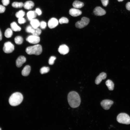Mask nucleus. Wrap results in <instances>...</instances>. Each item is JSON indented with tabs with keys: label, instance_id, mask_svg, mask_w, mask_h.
Returning <instances> with one entry per match:
<instances>
[{
	"label": "nucleus",
	"instance_id": "obj_22",
	"mask_svg": "<svg viewBox=\"0 0 130 130\" xmlns=\"http://www.w3.org/2000/svg\"><path fill=\"white\" fill-rule=\"evenodd\" d=\"M12 30L10 28H8L5 31L4 35L5 37L8 38H10L13 35Z\"/></svg>",
	"mask_w": 130,
	"mask_h": 130
},
{
	"label": "nucleus",
	"instance_id": "obj_3",
	"mask_svg": "<svg viewBox=\"0 0 130 130\" xmlns=\"http://www.w3.org/2000/svg\"><path fill=\"white\" fill-rule=\"evenodd\" d=\"M26 52L29 55H39L42 53V48L40 45L37 44L27 47L26 49Z\"/></svg>",
	"mask_w": 130,
	"mask_h": 130
},
{
	"label": "nucleus",
	"instance_id": "obj_11",
	"mask_svg": "<svg viewBox=\"0 0 130 130\" xmlns=\"http://www.w3.org/2000/svg\"><path fill=\"white\" fill-rule=\"evenodd\" d=\"M58 51L61 54L65 55L69 52V49L68 47L66 45L63 44L60 46L58 48Z\"/></svg>",
	"mask_w": 130,
	"mask_h": 130
},
{
	"label": "nucleus",
	"instance_id": "obj_17",
	"mask_svg": "<svg viewBox=\"0 0 130 130\" xmlns=\"http://www.w3.org/2000/svg\"><path fill=\"white\" fill-rule=\"evenodd\" d=\"M37 13L35 11H31L27 13V17L28 20L30 21L35 18L37 15Z\"/></svg>",
	"mask_w": 130,
	"mask_h": 130
},
{
	"label": "nucleus",
	"instance_id": "obj_4",
	"mask_svg": "<svg viewBox=\"0 0 130 130\" xmlns=\"http://www.w3.org/2000/svg\"><path fill=\"white\" fill-rule=\"evenodd\" d=\"M117 120L119 123L126 124H130V117L127 114L121 113L117 116Z\"/></svg>",
	"mask_w": 130,
	"mask_h": 130
},
{
	"label": "nucleus",
	"instance_id": "obj_27",
	"mask_svg": "<svg viewBox=\"0 0 130 130\" xmlns=\"http://www.w3.org/2000/svg\"><path fill=\"white\" fill-rule=\"evenodd\" d=\"M50 70V68L49 67H43L40 69V72L43 74L48 72Z\"/></svg>",
	"mask_w": 130,
	"mask_h": 130
},
{
	"label": "nucleus",
	"instance_id": "obj_1",
	"mask_svg": "<svg viewBox=\"0 0 130 130\" xmlns=\"http://www.w3.org/2000/svg\"><path fill=\"white\" fill-rule=\"evenodd\" d=\"M67 99L69 105L72 108L77 107L80 104V97L78 94L75 91H72L68 93Z\"/></svg>",
	"mask_w": 130,
	"mask_h": 130
},
{
	"label": "nucleus",
	"instance_id": "obj_24",
	"mask_svg": "<svg viewBox=\"0 0 130 130\" xmlns=\"http://www.w3.org/2000/svg\"><path fill=\"white\" fill-rule=\"evenodd\" d=\"M24 4L22 2H14L12 4L13 7L16 8H21L23 6Z\"/></svg>",
	"mask_w": 130,
	"mask_h": 130
},
{
	"label": "nucleus",
	"instance_id": "obj_14",
	"mask_svg": "<svg viewBox=\"0 0 130 130\" xmlns=\"http://www.w3.org/2000/svg\"><path fill=\"white\" fill-rule=\"evenodd\" d=\"M69 13L72 16L75 17L81 15L82 13V12L78 9L73 8H72L69 10Z\"/></svg>",
	"mask_w": 130,
	"mask_h": 130
},
{
	"label": "nucleus",
	"instance_id": "obj_34",
	"mask_svg": "<svg viewBox=\"0 0 130 130\" xmlns=\"http://www.w3.org/2000/svg\"><path fill=\"white\" fill-rule=\"evenodd\" d=\"M2 2L3 5L4 6H7L9 3V0H2Z\"/></svg>",
	"mask_w": 130,
	"mask_h": 130
},
{
	"label": "nucleus",
	"instance_id": "obj_20",
	"mask_svg": "<svg viewBox=\"0 0 130 130\" xmlns=\"http://www.w3.org/2000/svg\"><path fill=\"white\" fill-rule=\"evenodd\" d=\"M30 21V24L33 28H37L39 26L40 22L38 19H34Z\"/></svg>",
	"mask_w": 130,
	"mask_h": 130
},
{
	"label": "nucleus",
	"instance_id": "obj_37",
	"mask_svg": "<svg viewBox=\"0 0 130 130\" xmlns=\"http://www.w3.org/2000/svg\"><path fill=\"white\" fill-rule=\"evenodd\" d=\"M126 9L130 11V2H128L126 4Z\"/></svg>",
	"mask_w": 130,
	"mask_h": 130
},
{
	"label": "nucleus",
	"instance_id": "obj_29",
	"mask_svg": "<svg viewBox=\"0 0 130 130\" xmlns=\"http://www.w3.org/2000/svg\"><path fill=\"white\" fill-rule=\"evenodd\" d=\"M56 58L54 56H51L49 58V61L48 63L50 65H52L54 63V62L56 59Z\"/></svg>",
	"mask_w": 130,
	"mask_h": 130
},
{
	"label": "nucleus",
	"instance_id": "obj_32",
	"mask_svg": "<svg viewBox=\"0 0 130 130\" xmlns=\"http://www.w3.org/2000/svg\"><path fill=\"white\" fill-rule=\"evenodd\" d=\"M33 28L32 26H29L27 27L26 29V31L27 32L31 33Z\"/></svg>",
	"mask_w": 130,
	"mask_h": 130
},
{
	"label": "nucleus",
	"instance_id": "obj_28",
	"mask_svg": "<svg viewBox=\"0 0 130 130\" xmlns=\"http://www.w3.org/2000/svg\"><path fill=\"white\" fill-rule=\"evenodd\" d=\"M59 22L61 24L63 23H67L69 22V20L67 18L63 17L59 19Z\"/></svg>",
	"mask_w": 130,
	"mask_h": 130
},
{
	"label": "nucleus",
	"instance_id": "obj_40",
	"mask_svg": "<svg viewBox=\"0 0 130 130\" xmlns=\"http://www.w3.org/2000/svg\"><path fill=\"white\" fill-rule=\"evenodd\" d=\"M1 130V128H0V130Z\"/></svg>",
	"mask_w": 130,
	"mask_h": 130
},
{
	"label": "nucleus",
	"instance_id": "obj_36",
	"mask_svg": "<svg viewBox=\"0 0 130 130\" xmlns=\"http://www.w3.org/2000/svg\"><path fill=\"white\" fill-rule=\"evenodd\" d=\"M35 11L37 14L38 15H40L42 14V12L41 10L39 8H37L36 9Z\"/></svg>",
	"mask_w": 130,
	"mask_h": 130
},
{
	"label": "nucleus",
	"instance_id": "obj_39",
	"mask_svg": "<svg viewBox=\"0 0 130 130\" xmlns=\"http://www.w3.org/2000/svg\"><path fill=\"white\" fill-rule=\"evenodd\" d=\"M119 2H121L123 1L124 0H117Z\"/></svg>",
	"mask_w": 130,
	"mask_h": 130
},
{
	"label": "nucleus",
	"instance_id": "obj_8",
	"mask_svg": "<svg viewBox=\"0 0 130 130\" xmlns=\"http://www.w3.org/2000/svg\"><path fill=\"white\" fill-rule=\"evenodd\" d=\"M26 40L30 43L35 44L39 42L40 38L38 36L32 35L28 36L26 38Z\"/></svg>",
	"mask_w": 130,
	"mask_h": 130
},
{
	"label": "nucleus",
	"instance_id": "obj_26",
	"mask_svg": "<svg viewBox=\"0 0 130 130\" xmlns=\"http://www.w3.org/2000/svg\"><path fill=\"white\" fill-rule=\"evenodd\" d=\"M25 14V12L23 10H20L17 12L15 14L16 17L18 18L23 17Z\"/></svg>",
	"mask_w": 130,
	"mask_h": 130
},
{
	"label": "nucleus",
	"instance_id": "obj_7",
	"mask_svg": "<svg viewBox=\"0 0 130 130\" xmlns=\"http://www.w3.org/2000/svg\"><path fill=\"white\" fill-rule=\"evenodd\" d=\"M113 103V102L111 100L105 99L102 100L100 104L104 109L107 110L110 109Z\"/></svg>",
	"mask_w": 130,
	"mask_h": 130
},
{
	"label": "nucleus",
	"instance_id": "obj_23",
	"mask_svg": "<svg viewBox=\"0 0 130 130\" xmlns=\"http://www.w3.org/2000/svg\"><path fill=\"white\" fill-rule=\"evenodd\" d=\"M41 32V30L39 28H33L31 33L33 35L38 36L40 34Z\"/></svg>",
	"mask_w": 130,
	"mask_h": 130
},
{
	"label": "nucleus",
	"instance_id": "obj_21",
	"mask_svg": "<svg viewBox=\"0 0 130 130\" xmlns=\"http://www.w3.org/2000/svg\"><path fill=\"white\" fill-rule=\"evenodd\" d=\"M105 84L108 89L110 91L113 90L114 88V84L111 80L108 79L105 82Z\"/></svg>",
	"mask_w": 130,
	"mask_h": 130
},
{
	"label": "nucleus",
	"instance_id": "obj_16",
	"mask_svg": "<svg viewBox=\"0 0 130 130\" xmlns=\"http://www.w3.org/2000/svg\"><path fill=\"white\" fill-rule=\"evenodd\" d=\"M34 6V3L32 1H28L24 3L23 6L25 9L29 10L32 8Z\"/></svg>",
	"mask_w": 130,
	"mask_h": 130
},
{
	"label": "nucleus",
	"instance_id": "obj_10",
	"mask_svg": "<svg viewBox=\"0 0 130 130\" xmlns=\"http://www.w3.org/2000/svg\"><path fill=\"white\" fill-rule=\"evenodd\" d=\"M58 20L55 18H52L48 21V25L49 28L52 29L56 27L58 25Z\"/></svg>",
	"mask_w": 130,
	"mask_h": 130
},
{
	"label": "nucleus",
	"instance_id": "obj_38",
	"mask_svg": "<svg viewBox=\"0 0 130 130\" xmlns=\"http://www.w3.org/2000/svg\"><path fill=\"white\" fill-rule=\"evenodd\" d=\"M2 34L1 30L0 29V41L2 39Z\"/></svg>",
	"mask_w": 130,
	"mask_h": 130
},
{
	"label": "nucleus",
	"instance_id": "obj_6",
	"mask_svg": "<svg viewBox=\"0 0 130 130\" xmlns=\"http://www.w3.org/2000/svg\"><path fill=\"white\" fill-rule=\"evenodd\" d=\"M14 50V45L10 42H5L4 44L3 50L4 52L9 53L12 52Z\"/></svg>",
	"mask_w": 130,
	"mask_h": 130
},
{
	"label": "nucleus",
	"instance_id": "obj_5",
	"mask_svg": "<svg viewBox=\"0 0 130 130\" xmlns=\"http://www.w3.org/2000/svg\"><path fill=\"white\" fill-rule=\"evenodd\" d=\"M89 18L83 17L82 18L80 21H77L75 23L76 27L79 28H82L87 26L89 23Z\"/></svg>",
	"mask_w": 130,
	"mask_h": 130
},
{
	"label": "nucleus",
	"instance_id": "obj_2",
	"mask_svg": "<svg viewBox=\"0 0 130 130\" xmlns=\"http://www.w3.org/2000/svg\"><path fill=\"white\" fill-rule=\"evenodd\" d=\"M23 97L21 93L16 92L12 94L10 97L9 102L10 105L15 106L20 104L22 102Z\"/></svg>",
	"mask_w": 130,
	"mask_h": 130
},
{
	"label": "nucleus",
	"instance_id": "obj_9",
	"mask_svg": "<svg viewBox=\"0 0 130 130\" xmlns=\"http://www.w3.org/2000/svg\"><path fill=\"white\" fill-rule=\"evenodd\" d=\"M93 13L96 15L101 16L105 15L106 12L104 9L100 7L97 6L94 9Z\"/></svg>",
	"mask_w": 130,
	"mask_h": 130
},
{
	"label": "nucleus",
	"instance_id": "obj_30",
	"mask_svg": "<svg viewBox=\"0 0 130 130\" xmlns=\"http://www.w3.org/2000/svg\"><path fill=\"white\" fill-rule=\"evenodd\" d=\"M39 26L41 29H44L46 26V22L42 21L40 23Z\"/></svg>",
	"mask_w": 130,
	"mask_h": 130
},
{
	"label": "nucleus",
	"instance_id": "obj_31",
	"mask_svg": "<svg viewBox=\"0 0 130 130\" xmlns=\"http://www.w3.org/2000/svg\"><path fill=\"white\" fill-rule=\"evenodd\" d=\"M26 19L23 17L18 18V21L20 24H24L26 22Z\"/></svg>",
	"mask_w": 130,
	"mask_h": 130
},
{
	"label": "nucleus",
	"instance_id": "obj_25",
	"mask_svg": "<svg viewBox=\"0 0 130 130\" xmlns=\"http://www.w3.org/2000/svg\"><path fill=\"white\" fill-rule=\"evenodd\" d=\"M14 40L16 44L20 45L22 43L23 41V39L21 36H18L15 38Z\"/></svg>",
	"mask_w": 130,
	"mask_h": 130
},
{
	"label": "nucleus",
	"instance_id": "obj_13",
	"mask_svg": "<svg viewBox=\"0 0 130 130\" xmlns=\"http://www.w3.org/2000/svg\"><path fill=\"white\" fill-rule=\"evenodd\" d=\"M107 75L106 73L102 72L100 73L96 77L95 80V83L98 84L101 82L102 80L105 79L106 78Z\"/></svg>",
	"mask_w": 130,
	"mask_h": 130
},
{
	"label": "nucleus",
	"instance_id": "obj_33",
	"mask_svg": "<svg viewBox=\"0 0 130 130\" xmlns=\"http://www.w3.org/2000/svg\"><path fill=\"white\" fill-rule=\"evenodd\" d=\"M103 6L106 7L109 3V0H101Z\"/></svg>",
	"mask_w": 130,
	"mask_h": 130
},
{
	"label": "nucleus",
	"instance_id": "obj_15",
	"mask_svg": "<svg viewBox=\"0 0 130 130\" xmlns=\"http://www.w3.org/2000/svg\"><path fill=\"white\" fill-rule=\"evenodd\" d=\"M31 70V68L29 65H26L22 71V75L24 76H28L30 73Z\"/></svg>",
	"mask_w": 130,
	"mask_h": 130
},
{
	"label": "nucleus",
	"instance_id": "obj_19",
	"mask_svg": "<svg viewBox=\"0 0 130 130\" xmlns=\"http://www.w3.org/2000/svg\"><path fill=\"white\" fill-rule=\"evenodd\" d=\"M84 6L83 3L78 0H75L72 4V6L74 8H80Z\"/></svg>",
	"mask_w": 130,
	"mask_h": 130
},
{
	"label": "nucleus",
	"instance_id": "obj_18",
	"mask_svg": "<svg viewBox=\"0 0 130 130\" xmlns=\"http://www.w3.org/2000/svg\"><path fill=\"white\" fill-rule=\"evenodd\" d=\"M10 26L12 30L15 32L20 31L21 29V27L18 26L15 22H13L11 24Z\"/></svg>",
	"mask_w": 130,
	"mask_h": 130
},
{
	"label": "nucleus",
	"instance_id": "obj_12",
	"mask_svg": "<svg viewBox=\"0 0 130 130\" xmlns=\"http://www.w3.org/2000/svg\"><path fill=\"white\" fill-rule=\"evenodd\" d=\"M26 61V58L24 56H20L17 58L16 61V65L18 67H21Z\"/></svg>",
	"mask_w": 130,
	"mask_h": 130
},
{
	"label": "nucleus",
	"instance_id": "obj_35",
	"mask_svg": "<svg viewBox=\"0 0 130 130\" xmlns=\"http://www.w3.org/2000/svg\"><path fill=\"white\" fill-rule=\"evenodd\" d=\"M5 10V7L2 5H0V13H4Z\"/></svg>",
	"mask_w": 130,
	"mask_h": 130
}]
</instances>
